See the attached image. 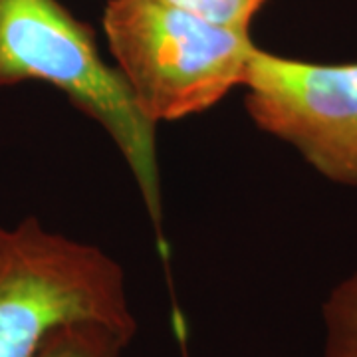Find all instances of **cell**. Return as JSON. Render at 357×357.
I'll return each mask as SVG.
<instances>
[{"mask_svg":"<svg viewBox=\"0 0 357 357\" xmlns=\"http://www.w3.org/2000/svg\"><path fill=\"white\" fill-rule=\"evenodd\" d=\"M26 82L60 89L112 137L167 255L157 126L139 114L119 72L103 60L91 26L60 0H0V91Z\"/></svg>","mask_w":357,"mask_h":357,"instance_id":"6da1fadb","label":"cell"},{"mask_svg":"<svg viewBox=\"0 0 357 357\" xmlns=\"http://www.w3.org/2000/svg\"><path fill=\"white\" fill-rule=\"evenodd\" d=\"M103 34L115 70L149 123L203 114L244 86L250 30L208 22L165 0H109Z\"/></svg>","mask_w":357,"mask_h":357,"instance_id":"7a4b0ae2","label":"cell"},{"mask_svg":"<svg viewBox=\"0 0 357 357\" xmlns=\"http://www.w3.org/2000/svg\"><path fill=\"white\" fill-rule=\"evenodd\" d=\"M74 321L103 324L133 342L139 326L121 264L36 217L0 227V357H36L54 330Z\"/></svg>","mask_w":357,"mask_h":357,"instance_id":"3957f363","label":"cell"},{"mask_svg":"<svg viewBox=\"0 0 357 357\" xmlns=\"http://www.w3.org/2000/svg\"><path fill=\"white\" fill-rule=\"evenodd\" d=\"M244 107L333 185L357 187V62L321 64L256 48Z\"/></svg>","mask_w":357,"mask_h":357,"instance_id":"277c9868","label":"cell"},{"mask_svg":"<svg viewBox=\"0 0 357 357\" xmlns=\"http://www.w3.org/2000/svg\"><path fill=\"white\" fill-rule=\"evenodd\" d=\"M319 357H357V268L333 286L321 304Z\"/></svg>","mask_w":357,"mask_h":357,"instance_id":"5b68a950","label":"cell"},{"mask_svg":"<svg viewBox=\"0 0 357 357\" xmlns=\"http://www.w3.org/2000/svg\"><path fill=\"white\" fill-rule=\"evenodd\" d=\"M131 340L96 321L60 326L46 337L36 357H123Z\"/></svg>","mask_w":357,"mask_h":357,"instance_id":"8992f818","label":"cell"},{"mask_svg":"<svg viewBox=\"0 0 357 357\" xmlns=\"http://www.w3.org/2000/svg\"><path fill=\"white\" fill-rule=\"evenodd\" d=\"M175 4L183 10L201 16L208 22L236 28V30H250L255 16L268 0H165Z\"/></svg>","mask_w":357,"mask_h":357,"instance_id":"52a82bcc","label":"cell"}]
</instances>
